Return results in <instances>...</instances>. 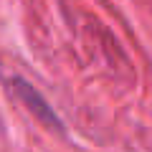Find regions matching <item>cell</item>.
<instances>
[]
</instances>
